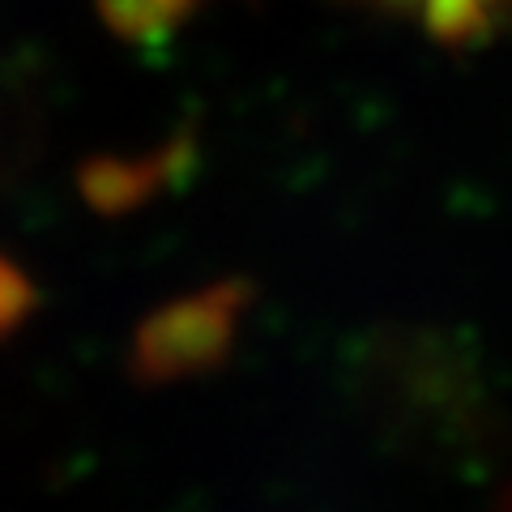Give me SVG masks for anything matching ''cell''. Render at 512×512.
Instances as JSON below:
<instances>
[{"label": "cell", "mask_w": 512, "mask_h": 512, "mask_svg": "<svg viewBox=\"0 0 512 512\" xmlns=\"http://www.w3.org/2000/svg\"><path fill=\"white\" fill-rule=\"evenodd\" d=\"M389 5L414 13L440 39H470L483 35L495 18H504L512 0H389Z\"/></svg>", "instance_id": "1"}]
</instances>
